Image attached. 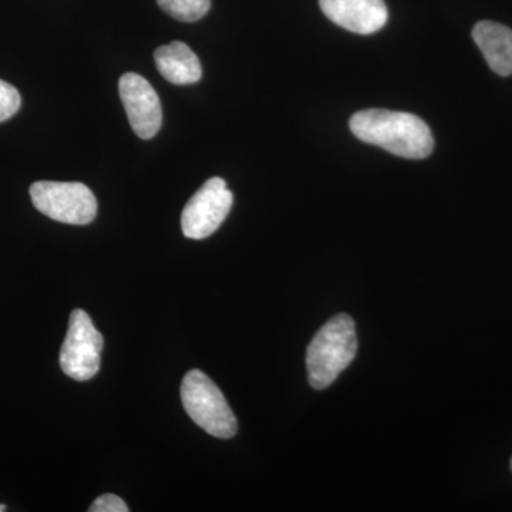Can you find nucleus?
Instances as JSON below:
<instances>
[{"instance_id": "6e6552de", "label": "nucleus", "mask_w": 512, "mask_h": 512, "mask_svg": "<svg viewBox=\"0 0 512 512\" xmlns=\"http://www.w3.org/2000/svg\"><path fill=\"white\" fill-rule=\"evenodd\" d=\"M320 9L340 28L373 35L389 20L384 0H319Z\"/></svg>"}, {"instance_id": "1a4fd4ad", "label": "nucleus", "mask_w": 512, "mask_h": 512, "mask_svg": "<svg viewBox=\"0 0 512 512\" xmlns=\"http://www.w3.org/2000/svg\"><path fill=\"white\" fill-rule=\"evenodd\" d=\"M473 39L493 72L500 76H511L512 29L484 20L474 26Z\"/></svg>"}, {"instance_id": "f8f14e48", "label": "nucleus", "mask_w": 512, "mask_h": 512, "mask_svg": "<svg viewBox=\"0 0 512 512\" xmlns=\"http://www.w3.org/2000/svg\"><path fill=\"white\" fill-rule=\"evenodd\" d=\"M22 99L16 87L0 80V123L15 116L20 109Z\"/></svg>"}, {"instance_id": "4468645a", "label": "nucleus", "mask_w": 512, "mask_h": 512, "mask_svg": "<svg viewBox=\"0 0 512 512\" xmlns=\"http://www.w3.org/2000/svg\"><path fill=\"white\" fill-rule=\"evenodd\" d=\"M5 510V507H3V505H0V511H3Z\"/></svg>"}, {"instance_id": "f257e3e1", "label": "nucleus", "mask_w": 512, "mask_h": 512, "mask_svg": "<svg viewBox=\"0 0 512 512\" xmlns=\"http://www.w3.org/2000/svg\"><path fill=\"white\" fill-rule=\"evenodd\" d=\"M350 130L360 141L382 147L394 156L421 160L433 153L430 127L420 117L402 111L370 109L353 114Z\"/></svg>"}, {"instance_id": "9b49d317", "label": "nucleus", "mask_w": 512, "mask_h": 512, "mask_svg": "<svg viewBox=\"0 0 512 512\" xmlns=\"http://www.w3.org/2000/svg\"><path fill=\"white\" fill-rule=\"evenodd\" d=\"M160 8L181 22H197L207 15L211 0H157Z\"/></svg>"}, {"instance_id": "0eeeda50", "label": "nucleus", "mask_w": 512, "mask_h": 512, "mask_svg": "<svg viewBox=\"0 0 512 512\" xmlns=\"http://www.w3.org/2000/svg\"><path fill=\"white\" fill-rule=\"evenodd\" d=\"M119 90L134 133L143 140L156 136L163 121V111L154 87L140 74L126 73L120 79Z\"/></svg>"}, {"instance_id": "f03ea898", "label": "nucleus", "mask_w": 512, "mask_h": 512, "mask_svg": "<svg viewBox=\"0 0 512 512\" xmlns=\"http://www.w3.org/2000/svg\"><path fill=\"white\" fill-rule=\"evenodd\" d=\"M355 322L346 313L330 319L316 333L306 352L309 383L313 389H326L355 359Z\"/></svg>"}, {"instance_id": "2eb2a0df", "label": "nucleus", "mask_w": 512, "mask_h": 512, "mask_svg": "<svg viewBox=\"0 0 512 512\" xmlns=\"http://www.w3.org/2000/svg\"><path fill=\"white\" fill-rule=\"evenodd\" d=\"M511 467H512V461H511Z\"/></svg>"}, {"instance_id": "423d86ee", "label": "nucleus", "mask_w": 512, "mask_h": 512, "mask_svg": "<svg viewBox=\"0 0 512 512\" xmlns=\"http://www.w3.org/2000/svg\"><path fill=\"white\" fill-rule=\"evenodd\" d=\"M232 202L234 195L228 190L227 183L220 177L210 178L185 205L181 215V228L185 237H210L228 217Z\"/></svg>"}, {"instance_id": "7ed1b4c3", "label": "nucleus", "mask_w": 512, "mask_h": 512, "mask_svg": "<svg viewBox=\"0 0 512 512\" xmlns=\"http://www.w3.org/2000/svg\"><path fill=\"white\" fill-rule=\"evenodd\" d=\"M181 400L190 419L211 436L231 439L237 434V419L224 394L201 370H191L185 375Z\"/></svg>"}, {"instance_id": "39448f33", "label": "nucleus", "mask_w": 512, "mask_h": 512, "mask_svg": "<svg viewBox=\"0 0 512 512\" xmlns=\"http://www.w3.org/2000/svg\"><path fill=\"white\" fill-rule=\"evenodd\" d=\"M103 336L82 309L70 315L69 330L60 350L63 373L77 382L93 379L100 369Z\"/></svg>"}, {"instance_id": "9d476101", "label": "nucleus", "mask_w": 512, "mask_h": 512, "mask_svg": "<svg viewBox=\"0 0 512 512\" xmlns=\"http://www.w3.org/2000/svg\"><path fill=\"white\" fill-rule=\"evenodd\" d=\"M154 59L158 72L170 83L185 86L197 83L201 79L200 59L183 42L158 47Z\"/></svg>"}, {"instance_id": "ddd939ff", "label": "nucleus", "mask_w": 512, "mask_h": 512, "mask_svg": "<svg viewBox=\"0 0 512 512\" xmlns=\"http://www.w3.org/2000/svg\"><path fill=\"white\" fill-rule=\"evenodd\" d=\"M90 512H128L127 504L114 494L100 495L89 508Z\"/></svg>"}, {"instance_id": "20e7f679", "label": "nucleus", "mask_w": 512, "mask_h": 512, "mask_svg": "<svg viewBox=\"0 0 512 512\" xmlns=\"http://www.w3.org/2000/svg\"><path fill=\"white\" fill-rule=\"evenodd\" d=\"M30 198L37 211L63 224L87 225L96 218V197L82 183L39 181L30 187Z\"/></svg>"}]
</instances>
